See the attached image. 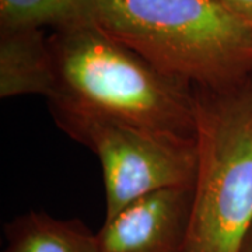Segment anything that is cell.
Instances as JSON below:
<instances>
[{
	"mask_svg": "<svg viewBox=\"0 0 252 252\" xmlns=\"http://www.w3.org/2000/svg\"><path fill=\"white\" fill-rule=\"evenodd\" d=\"M97 24L192 89L252 77V30L217 0H99Z\"/></svg>",
	"mask_w": 252,
	"mask_h": 252,
	"instance_id": "cell-1",
	"label": "cell"
},
{
	"mask_svg": "<svg viewBox=\"0 0 252 252\" xmlns=\"http://www.w3.org/2000/svg\"><path fill=\"white\" fill-rule=\"evenodd\" d=\"M56 87L49 105L195 137L193 89L157 70L97 26L49 36Z\"/></svg>",
	"mask_w": 252,
	"mask_h": 252,
	"instance_id": "cell-2",
	"label": "cell"
},
{
	"mask_svg": "<svg viewBox=\"0 0 252 252\" xmlns=\"http://www.w3.org/2000/svg\"><path fill=\"white\" fill-rule=\"evenodd\" d=\"M198 150L185 252H241L252 227V77L193 89Z\"/></svg>",
	"mask_w": 252,
	"mask_h": 252,
	"instance_id": "cell-3",
	"label": "cell"
},
{
	"mask_svg": "<svg viewBox=\"0 0 252 252\" xmlns=\"http://www.w3.org/2000/svg\"><path fill=\"white\" fill-rule=\"evenodd\" d=\"M58 126L101 161L111 219L136 199L195 184V137L156 130L80 109L49 105Z\"/></svg>",
	"mask_w": 252,
	"mask_h": 252,
	"instance_id": "cell-4",
	"label": "cell"
},
{
	"mask_svg": "<svg viewBox=\"0 0 252 252\" xmlns=\"http://www.w3.org/2000/svg\"><path fill=\"white\" fill-rule=\"evenodd\" d=\"M193 185L152 192L136 199L97 233L98 252H185Z\"/></svg>",
	"mask_w": 252,
	"mask_h": 252,
	"instance_id": "cell-5",
	"label": "cell"
},
{
	"mask_svg": "<svg viewBox=\"0 0 252 252\" xmlns=\"http://www.w3.org/2000/svg\"><path fill=\"white\" fill-rule=\"evenodd\" d=\"M55 87L54 56L44 30L0 27V97L39 94L49 98Z\"/></svg>",
	"mask_w": 252,
	"mask_h": 252,
	"instance_id": "cell-6",
	"label": "cell"
},
{
	"mask_svg": "<svg viewBox=\"0 0 252 252\" xmlns=\"http://www.w3.org/2000/svg\"><path fill=\"white\" fill-rule=\"evenodd\" d=\"M3 252H98L97 234L79 220H59L44 212H28L6 225Z\"/></svg>",
	"mask_w": 252,
	"mask_h": 252,
	"instance_id": "cell-7",
	"label": "cell"
},
{
	"mask_svg": "<svg viewBox=\"0 0 252 252\" xmlns=\"http://www.w3.org/2000/svg\"><path fill=\"white\" fill-rule=\"evenodd\" d=\"M99 0H0V27L55 31L97 26Z\"/></svg>",
	"mask_w": 252,
	"mask_h": 252,
	"instance_id": "cell-8",
	"label": "cell"
},
{
	"mask_svg": "<svg viewBox=\"0 0 252 252\" xmlns=\"http://www.w3.org/2000/svg\"><path fill=\"white\" fill-rule=\"evenodd\" d=\"M252 30V0H217Z\"/></svg>",
	"mask_w": 252,
	"mask_h": 252,
	"instance_id": "cell-9",
	"label": "cell"
},
{
	"mask_svg": "<svg viewBox=\"0 0 252 252\" xmlns=\"http://www.w3.org/2000/svg\"><path fill=\"white\" fill-rule=\"evenodd\" d=\"M241 252H252V227L250 228L247 237H245V241H244L243 244Z\"/></svg>",
	"mask_w": 252,
	"mask_h": 252,
	"instance_id": "cell-10",
	"label": "cell"
}]
</instances>
